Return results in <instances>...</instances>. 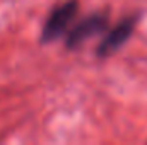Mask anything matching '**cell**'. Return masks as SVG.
<instances>
[{"instance_id": "1", "label": "cell", "mask_w": 147, "mask_h": 145, "mask_svg": "<svg viewBox=\"0 0 147 145\" xmlns=\"http://www.w3.org/2000/svg\"><path fill=\"white\" fill-rule=\"evenodd\" d=\"M77 9H79V2L77 0H67L65 3L58 5L50 14V17L46 19V22L43 26L41 41L43 43H51V41L58 39L67 31V28L74 21V17L77 14Z\"/></svg>"}, {"instance_id": "2", "label": "cell", "mask_w": 147, "mask_h": 145, "mask_svg": "<svg viewBox=\"0 0 147 145\" xmlns=\"http://www.w3.org/2000/svg\"><path fill=\"white\" fill-rule=\"evenodd\" d=\"M108 28V12H96L91 14L89 17L82 19L77 26H74L67 36V48L74 50L77 46H80L86 39L94 38L101 33H105Z\"/></svg>"}, {"instance_id": "3", "label": "cell", "mask_w": 147, "mask_h": 145, "mask_svg": "<svg viewBox=\"0 0 147 145\" xmlns=\"http://www.w3.org/2000/svg\"><path fill=\"white\" fill-rule=\"evenodd\" d=\"M139 22V14L128 15L125 19H121L110 33L105 36V39L99 43L98 46V56H110L115 51H118L132 36L135 26Z\"/></svg>"}]
</instances>
